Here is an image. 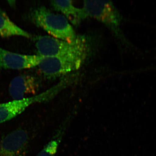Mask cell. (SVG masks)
<instances>
[{
	"label": "cell",
	"instance_id": "7a4b0ae2",
	"mask_svg": "<svg viewBox=\"0 0 156 156\" xmlns=\"http://www.w3.org/2000/svg\"><path fill=\"white\" fill-rule=\"evenodd\" d=\"M83 9L87 17H93L102 23L119 39L127 43L121 29L122 17L112 2L85 1Z\"/></svg>",
	"mask_w": 156,
	"mask_h": 156
},
{
	"label": "cell",
	"instance_id": "6da1fadb",
	"mask_svg": "<svg viewBox=\"0 0 156 156\" xmlns=\"http://www.w3.org/2000/svg\"><path fill=\"white\" fill-rule=\"evenodd\" d=\"M31 17L37 27L56 39L73 43L79 37L64 16L53 13L44 6L35 9Z\"/></svg>",
	"mask_w": 156,
	"mask_h": 156
},
{
	"label": "cell",
	"instance_id": "52a82bcc",
	"mask_svg": "<svg viewBox=\"0 0 156 156\" xmlns=\"http://www.w3.org/2000/svg\"><path fill=\"white\" fill-rule=\"evenodd\" d=\"M43 56L13 53L0 48V68L22 69L37 67Z\"/></svg>",
	"mask_w": 156,
	"mask_h": 156
},
{
	"label": "cell",
	"instance_id": "8fae6325",
	"mask_svg": "<svg viewBox=\"0 0 156 156\" xmlns=\"http://www.w3.org/2000/svg\"><path fill=\"white\" fill-rule=\"evenodd\" d=\"M61 135L59 133L55 139L48 143L44 148L36 156H55L58 144L61 140Z\"/></svg>",
	"mask_w": 156,
	"mask_h": 156
},
{
	"label": "cell",
	"instance_id": "9c48e42d",
	"mask_svg": "<svg viewBox=\"0 0 156 156\" xmlns=\"http://www.w3.org/2000/svg\"><path fill=\"white\" fill-rule=\"evenodd\" d=\"M51 4L53 9L61 12L74 25H79L87 18L83 9L76 8L72 1H52Z\"/></svg>",
	"mask_w": 156,
	"mask_h": 156
},
{
	"label": "cell",
	"instance_id": "277c9868",
	"mask_svg": "<svg viewBox=\"0 0 156 156\" xmlns=\"http://www.w3.org/2000/svg\"><path fill=\"white\" fill-rule=\"evenodd\" d=\"M88 52L64 56H43L37 67L45 77L48 79L58 77L79 69L87 58Z\"/></svg>",
	"mask_w": 156,
	"mask_h": 156
},
{
	"label": "cell",
	"instance_id": "30bf717a",
	"mask_svg": "<svg viewBox=\"0 0 156 156\" xmlns=\"http://www.w3.org/2000/svg\"><path fill=\"white\" fill-rule=\"evenodd\" d=\"M15 36L27 38L32 37L30 34L12 22L5 12L0 9V37H8Z\"/></svg>",
	"mask_w": 156,
	"mask_h": 156
},
{
	"label": "cell",
	"instance_id": "3957f363",
	"mask_svg": "<svg viewBox=\"0 0 156 156\" xmlns=\"http://www.w3.org/2000/svg\"><path fill=\"white\" fill-rule=\"evenodd\" d=\"M35 38V47L39 56H60L88 52L87 41L83 37H78L73 43L48 36H41Z\"/></svg>",
	"mask_w": 156,
	"mask_h": 156
},
{
	"label": "cell",
	"instance_id": "5b68a950",
	"mask_svg": "<svg viewBox=\"0 0 156 156\" xmlns=\"http://www.w3.org/2000/svg\"><path fill=\"white\" fill-rule=\"evenodd\" d=\"M63 88V85L59 83L56 87L41 94L14 100L5 103H0V124L14 119L34 103L48 100L55 95L58 90Z\"/></svg>",
	"mask_w": 156,
	"mask_h": 156
},
{
	"label": "cell",
	"instance_id": "8992f818",
	"mask_svg": "<svg viewBox=\"0 0 156 156\" xmlns=\"http://www.w3.org/2000/svg\"><path fill=\"white\" fill-rule=\"evenodd\" d=\"M28 132L18 128L0 140V156H24L28 147Z\"/></svg>",
	"mask_w": 156,
	"mask_h": 156
},
{
	"label": "cell",
	"instance_id": "ba28073f",
	"mask_svg": "<svg viewBox=\"0 0 156 156\" xmlns=\"http://www.w3.org/2000/svg\"><path fill=\"white\" fill-rule=\"evenodd\" d=\"M39 87L40 83L36 77L30 75H21L11 81L9 92L14 100H17L27 98L28 95H34Z\"/></svg>",
	"mask_w": 156,
	"mask_h": 156
}]
</instances>
